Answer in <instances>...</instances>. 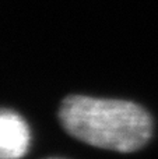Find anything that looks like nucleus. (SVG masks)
<instances>
[{
	"mask_svg": "<svg viewBox=\"0 0 158 159\" xmlns=\"http://www.w3.org/2000/svg\"><path fill=\"white\" fill-rule=\"evenodd\" d=\"M50 159H59V158H50Z\"/></svg>",
	"mask_w": 158,
	"mask_h": 159,
	"instance_id": "3",
	"label": "nucleus"
},
{
	"mask_svg": "<svg viewBox=\"0 0 158 159\" xmlns=\"http://www.w3.org/2000/svg\"><path fill=\"white\" fill-rule=\"evenodd\" d=\"M31 134L20 115L0 109V159H20L28 152Z\"/></svg>",
	"mask_w": 158,
	"mask_h": 159,
	"instance_id": "2",
	"label": "nucleus"
},
{
	"mask_svg": "<svg viewBox=\"0 0 158 159\" xmlns=\"http://www.w3.org/2000/svg\"><path fill=\"white\" fill-rule=\"evenodd\" d=\"M59 120L72 137L116 152L142 149L153 135V119L130 101L70 95L59 107Z\"/></svg>",
	"mask_w": 158,
	"mask_h": 159,
	"instance_id": "1",
	"label": "nucleus"
}]
</instances>
